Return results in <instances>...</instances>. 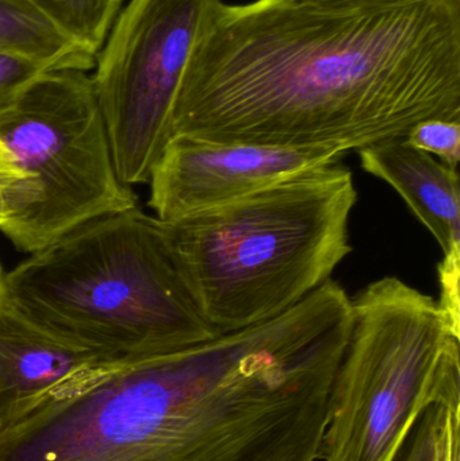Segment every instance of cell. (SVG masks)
Segmentation results:
<instances>
[{"instance_id":"cell-1","label":"cell","mask_w":460,"mask_h":461,"mask_svg":"<svg viewBox=\"0 0 460 461\" xmlns=\"http://www.w3.org/2000/svg\"><path fill=\"white\" fill-rule=\"evenodd\" d=\"M460 122V0L223 2L181 78L173 135L337 148Z\"/></svg>"},{"instance_id":"cell-2","label":"cell","mask_w":460,"mask_h":461,"mask_svg":"<svg viewBox=\"0 0 460 461\" xmlns=\"http://www.w3.org/2000/svg\"><path fill=\"white\" fill-rule=\"evenodd\" d=\"M313 395L272 325L103 363L0 430V461H312Z\"/></svg>"},{"instance_id":"cell-3","label":"cell","mask_w":460,"mask_h":461,"mask_svg":"<svg viewBox=\"0 0 460 461\" xmlns=\"http://www.w3.org/2000/svg\"><path fill=\"white\" fill-rule=\"evenodd\" d=\"M5 301L41 330L110 360L219 336L194 303L164 224L137 205L30 254L5 273Z\"/></svg>"},{"instance_id":"cell-4","label":"cell","mask_w":460,"mask_h":461,"mask_svg":"<svg viewBox=\"0 0 460 461\" xmlns=\"http://www.w3.org/2000/svg\"><path fill=\"white\" fill-rule=\"evenodd\" d=\"M356 202L353 172L338 162L162 224L200 313L224 335L285 313L331 279L353 251Z\"/></svg>"},{"instance_id":"cell-5","label":"cell","mask_w":460,"mask_h":461,"mask_svg":"<svg viewBox=\"0 0 460 461\" xmlns=\"http://www.w3.org/2000/svg\"><path fill=\"white\" fill-rule=\"evenodd\" d=\"M320 461H393L432 408H460V332L437 300L385 276L351 298Z\"/></svg>"},{"instance_id":"cell-6","label":"cell","mask_w":460,"mask_h":461,"mask_svg":"<svg viewBox=\"0 0 460 461\" xmlns=\"http://www.w3.org/2000/svg\"><path fill=\"white\" fill-rule=\"evenodd\" d=\"M0 148L19 177L0 229L21 251L137 205L119 180L95 94L83 70H46L0 108Z\"/></svg>"},{"instance_id":"cell-7","label":"cell","mask_w":460,"mask_h":461,"mask_svg":"<svg viewBox=\"0 0 460 461\" xmlns=\"http://www.w3.org/2000/svg\"><path fill=\"white\" fill-rule=\"evenodd\" d=\"M221 0H131L96 56L95 94L119 180L146 184L172 138L194 43Z\"/></svg>"},{"instance_id":"cell-8","label":"cell","mask_w":460,"mask_h":461,"mask_svg":"<svg viewBox=\"0 0 460 461\" xmlns=\"http://www.w3.org/2000/svg\"><path fill=\"white\" fill-rule=\"evenodd\" d=\"M346 151L211 142L173 135L151 170L149 205L165 223L250 196L267 186L327 165Z\"/></svg>"},{"instance_id":"cell-9","label":"cell","mask_w":460,"mask_h":461,"mask_svg":"<svg viewBox=\"0 0 460 461\" xmlns=\"http://www.w3.org/2000/svg\"><path fill=\"white\" fill-rule=\"evenodd\" d=\"M108 362L115 360L41 330L5 301L0 309V430L32 413L76 376Z\"/></svg>"},{"instance_id":"cell-10","label":"cell","mask_w":460,"mask_h":461,"mask_svg":"<svg viewBox=\"0 0 460 461\" xmlns=\"http://www.w3.org/2000/svg\"><path fill=\"white\" fill-rule=\"evenodd\" d=\"M365 172L388 183L442 247L443 265H460V185L455 167L404 138L359 149Z\"/></svg>"},{"instance_id":"cell-11","label":"cell","mask_w":460,"mask_h":461,"mask_svg":"<svg viewBox=\"0 0 460 461\" xmlns=\"http://www.w3.org/2000/svg\"><path fill=\"white\" fill-rule=\"evenodd\" d=\"M0 54L42 70L89 72L96 65V54L30 0H0Z\"/></svg>"},{"instance_id":"cell-12","label":"cell","mask_w":460,"mask_h":461,"mask_svg":"<svg viewBox=\"0 0 460 461\" xmlns=\"http://www.w3.org/2000/svg\"><path fill=\"white\" fill-rule=\"evenodd\" d=\"M59 26L99 53L121 11L122 0H30Z\"/></svg>"},{"instance_id":"cell-13","label":"cell","mask_w":460,"mask_h":461,"mask_svg":"<svg viewBox=\"0 0 460 461\" xmlns=\"http://www.w3.org/2000/svg\"><path fill=\"white\" fill-rule=\"evenodd\" d=\"M405 142L424 153L434 154L443 164L458 169L460 161V122L429 119L410 129Z\"/></svg>"},{"instance_id":"cell-14","label":"cell","mask_w":460,"mask_h":461,"mask_svg":"<svg viewBox=\"0 0 460 461\" xmlns=\"http://www.w3.org/2000/svg\"><path fill=\"white\" fill-rule=\"evenodd\" d=\"M442 406L427 411L393 461H435Z\"/></svg>"},{"instance_id":"cell-15","label":"cell","mask_w":460,"mask_h":461,"mask_svg":"<svg viewBox=\"0 0 460 461\" xmlns=\"http://www.w3.org/2000/svg\"><path fill=\"white\" fill-rule=\"evenodd\" d=\"M43 72L46 70L30 62L0 54V108L13 102L30 81Z\"/></svg>"},{"instance_id":"cell-16","label":"cell","mask_w":460,"mask_h":461,"mask_svg":"<svg viewBox=\"0 0 460 461\" xmlns=\"http://www.w3.org/2000/svg\"><path fill=\"white\" fill-rule=\"evenodd\" d=\"M435 461H460V408H443Z\"/></svg>"},{"instance_id":"cell-17","label":"cell","mask_w":460,"mask_h":461,"mask_svg":"<svg viewBox=\"0 0 460 461\" xmlns=\"http://www.w3.org/2000/svg\"><path fill=\"white\" fill-rule=\"evenodd\" d=\"M19 178L8 161L5 151L0 148V229L5 226L10 215L11 200L18 186Z\"/></svg>"},{"instance_id":"cell-18","label":"cell","mask_w":460,"mask_h":461,"mask_svg":"<svg viewBox=\"0 0 460 461\" xmlns=\"http://www.w3.org/2000/svg\"><path fill=\"white\" fill-rule=\"evenodd\" d=\"M305 2L324 5H373V3L394 2V0H305Z\"/></svg>"},{"instance_id":"cell-19","label":"cell","mask_w":460,"mask_h":461,"mask_svg":"<svg viewBox=\"0 0 460 461\" xmlns=\"http://www.w3.org/2000/svg\"><path fill=\"white\" fill-rule=\"evenodd\" d=\"M5 270L0 265V309H2L3 303H5Z\"/></svg>"}]
</instances>
